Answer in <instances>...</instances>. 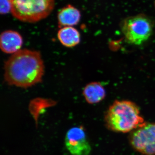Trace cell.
<instances>
[{
  "mask_svg": "<svg viewBox=\"0 0 155 155\" xmlns=\"http://www.w3.org/2000/svg\"><path fill=\"white\" fill-rule=\"evenodd\" d=\"M81 13L79 10L68 5L61 9L58 14V24L60 27H72L80 21Z\"/></svg>",
  "mask_w": 155,
  "mask_h": 155,
  "instance_id": "obj_8",
  "label": "cell"
},
{
  "mask_svg": "<svg viewBox=\"0 0 155 155\" xmlns=\"http://www.w3.org/2000/svg\"><path fill=\"white\" fill-rule=\"evenodd\" d=\"M129 141L134 149L142 154L155 155V122H146L130 132Z\"/></svg>",
  "mask_w": 155,
  "mask_h": 155,
  "instance_id": "obj_5",
  "label": "cell"
},
{
  "mask_svg": "<svg viewBox=\"0 0 155 155\" xmlns=\"http://www.w3.org/2000/svg\"><path fill=\"white\" fill-rule=\"evenodd\" d=\"M153 29L152 21L143 14L127 17L121 24L125 40L130 44L139 45L146 41Z\"/></svg>",
  "mask_w": 155,
  "mask_h": 155,
  "instance_id": "obj_4",
  "label": "cell"
},
{
  "mask_svg": "<svg viewBox=\"0 0 155 155\" xmlns=\"http://www.w3.org/2000/svg\"><path fill=\"white\" fill-rule=\"evenodd\" d=\"M83 95L88 104H94L101 102L106 97L105 89L99 82H92L83 89Z\"/></svg>",
  "mask_w": 155,
  "mask_h": 155,
  "instance_id": "obj_9",
  "label": "cell"
},
{
  "mask_svg": "<svg viewBox=\"0 0 155 155\" xmlns=\"http://www.w3.org/2000/svg\"><path fill=\"white\" fill-rule=\"evenodd\" d=\"M4 79L9 85L27 88L41 82L45 65L41 53L25 49L13 54L5 62Z\"/></svg>",
  "mask_w": 155,
  "mask_h": 155,
  "instance_id": "obj_1",
  "label": "cell"
},
{
  "mask_svg": "<svg viewBox=\"0 0 155 155\" xmlns=\"http://www.w3.org/2000/svg\"><path fill=\"white\" fill-rule=\"evenodd\" d=\"M104 120L109 130L123 133H130L146 122L138 106L125 100L115 101L106 111Z\"/></svg>",
  "mask_w": 155,
  "mask_h": 155,
  "instance_id": "obj_2",
  "label": "cell"
},
{
  "mask_svg": "<svg viewBox=\"0 0 155 155\" xmlns=\"http://www.w3.org/2000/svg\"><path fill=\"white\" fill-rule=\"evenodd\" d=\"M22 44V35L17 31L9 30L1 33L0 48L3 52L13 54L21 50Z\"/></svg>",
  "mask_w": 155,
  "mask_h": 155,
  "instance_id": "obj_7",
  "label": "cell"
},
{
  "mask_svg": "<svg viewBox=\"0 0 155 155\" xmlns=\"http://www.w3.org/2000/svg\"><path fill=\"white\" fill-rule=\"evenodd\" d=\"M65 145L72 155H89L91 147L82 126L72 127L67 133Z\"/></svg>",
  "mask_w": 155,
  "mask_h": 155,
  "instance_id": "obj_6",
  "label": "cell"
},
{
  "mask_svg": "<svg viewBox=\"0 0 155 155\" xmlns=\"http://www.w3.org/2000/svg\"><path fill=\"white\" fill-rule=\"evenodd\" d=\"M0 12L2 14H8L11 10L10 0H0Z\"/></svg>",
  "mask_w": 155,
  "mask_h": 155,
  "instance_id": "obj_11",
  "label": "cell"
},
{
  "mask_svg": "<svg viewBox=\"0 0 155 155\" xmlns=\"http://www.w3.org/2000/svg\"><path fill=\"white\" fill-rule=\"evenodd\" d=\"M11 12L22 22L34 23L45 19L51 13L54 0H10Z\"/></svg>",
  "mask_w": 155,
  "mask_h": 155,
  "instance_id": "obj_3",
  "label": "cell"
},
{
  "mask_svg": "<svg viewBox=\"0 0 155 155\" xmlns=\"http://www.w3.org/2000/svg\"><path fill=\"white\" fill-rule=\"evenodd\" d=\"M58 38L61 44L67 48H73L79 44L80 33L73 27H64L58 31Z\"/></svg>",
  "mask_w": 155,
  "mask_h": 155,
  "instance_id": "obj_10",
  "label": "cell"
}]
</instances>
